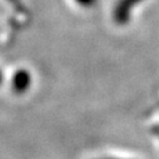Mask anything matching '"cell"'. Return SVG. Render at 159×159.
I'll use <instances>...</instances> for the list:
<instances>
[{
  "label": "cell",
  "instance_id": "obj_2",
  "mask_svg": "<svg viewBox=\"0 0 159 159\" xmlns=\"http://www.w3.org/2000/svg\"><path fill=\"white\" fill-rule=\"evenodd\" d=\"M32 85V75L27 70L20 68L16 71L11 78V89L18 94H23L30 90Z\"/></svg>",
  "mask_w": 159,
  "mask_h": 159
},
{
  "label": "cell",
  "instance_id": "obj_1",
  "mask_svg": "<svg viewBox=\"0 0 159 159\" xmlns=\"http://www.w3.org/2000/svg\"><path fill=\"white\" fill-rule=\"evenodd\" d=\"M140 0H118L112 10V19L117 25L124 26L130 21L131 10L136 7Z\"/></svg>",
  "mask_w": 159,
  "mask_h": 159
},
{
  "label": "cell",
  "instance_id": "obj_3",
  "mask_svg": "<svg viewBox=\"0 0 159 159\" xmlns=\"http://www.w3.org/2000/svg\"><path fill=\"white\" fill-rule=\"evenodd\" d=\"M77 4H79L80 6H84V7H89V6H92L96 0H74Z\"/></svg>",
  "mask_w": 159,
  "mask_h": 159
},
{
  "label": "cell",
  "instance_id": "obj_4",
  "mask_svg": "<svg viewBox=\"0 0 159 159\" xmlns=\"http://www.w3.org/2000/svg\"><path fill=\"white\" fill-rule=\"evenodd\" d=\"M1 80H2V75H1V72H0V84H1Z\"/></svg>",
  "mask_w": 159,
  "mask_h": 159
}]
</instances>
